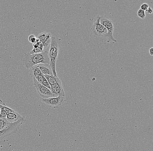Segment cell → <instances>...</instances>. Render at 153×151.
<instances>
[{
	"label": "cell",
	"mask_w": 153,
	"mask_h": 151,
	"mask_svg": "<svg viewBox=\"0 0 153 151\" xmlns=\"http://www.w3.org/2000/svg\"><path fill=\"white\" fill-rule=\"evenodd\" d=\"M23 61L24 65L27 69H30L39 63L50 64L48 51L46 50L42 53L33 54H30L29 53H27L24 55Z\"/></svg>",
	"instance_id": "1"
},
{
	"label": "cell",
	"mask_w": 153,
	"mask_h": 151,
	"mask_svg": "<svg viewBox=\"0 0 153 151\" xmlns=\"http://www.w3.org/2000/svg\"><path fill=\"white\" fill-rule=\"evenodd\" d=\"M61 44V41L60 38L55 37H51L50 47L48 51V56L50 59V65L52 69L53 74L56 77H58L56 73V63Z\"/></svg>",
	"instance_id": "2"
},
{
	"label": "cell",
	"mask_w": 153,
	"mask_h": 151,
	"mask_svg": "<svg viewBox=\"0 0 153 151\" xmlns=\"http://www.w3.org/2000/svg\"><path fill=\"white\" fill-rule=\"evenodd\" d=\"M26 119L24 117L22 119L14 123L10 122L4 128L0 131V141L4 137H8L13 134L15 133L21 126L25 122Z\"/></svg>",
	"instance_id": "3"
},
{
	"label": "cell",
	"mask_w": 153,
	"mask_h": 151,
	"mask_svg": "<svg viewBox=\"0 0 153 151\" xmlns=\"http://www.w3.org/2000/svg\"><path fill=\"white\" fill-rule=\"evenodd\" d=\"M100 23L101 25H103L108 31L107 39H108V42L112 41L116 43L117 41L114 38L113 35L114 27L113 23L112 20L106 16H100Z\"/></svg>",
	"instance_id": "4"
},
{
	"label": "cell",
	"mask_w": 153,
	"mask_h": 151,
	"mask_svg": "<svg viewBox=\"0 0 153 151\" xmlns=\"http://www.w3.org/2000/svg\"><path fill=\"white\" fill-rule=\"evenodd\" d=\"M100 16L98 15L91 28L92 32L95 37H103L107 38L108 31L100 23Z\"/></svg>",
	"instance_id": "5"
},
{
	"label": "cell",
	"mask_w": 153,
	"mask_h": 151,
	"mask_svg": "<svg viewBox=\"0 0 153 151\" xmlns=\"http://www.w3.org/2000/svg\"><path fill=\"white\" fill-rule=\"evenodd\" d=\"M33 80L34 87L37 90L38 94L43 99L53 97L52 92L48 88L39 83L35 78L33 77Z\"/></svg>",
	"instance_id": "6"
},
{
	"label": "cell",
	"mask_w": 153,
	"mask_h": 151,
	"mask_svg": "<svg viewBox=\"0 0 153 151\" xmlns=\"http://www.w3.org/2000/svg\"><path fill=\"white\" fill-rule=\"evenodd\" d=\"M65 97L60 96L53 97L48 98L42 99V101L49 107L57 108L61 106L65 101Z\"/></svg>",
	"instance_id": "7"
},
{
	"label": "cell",
	"mask_w": 153,
	"mask_h": 151,
	"mask_svg": "<svg viewBox=\"0 0 153 151\" xmlns=\"http://www.w3.org/2000/svg\"><path fill=\"white\" fill-rule=\"evenodd\" d=\"M51 37L52 36L50 33L45 32H42L38 35V38L44 45L45 50H47L49 45L51 44Z\"/></svg>",
	"instance_id": "8"
},
{
	"label": "cell",
	"mask_w": 153,
	"mask_h": 151,
	"mask_svg": "<svg viewBox=\"0 0 153 151\" xmlns=\"http://www.w3.org/2000/svg\"><path fill=\"white\" fill-rule=\"evenodd\" d=\"M51 91L52 92L53 97L61 96H65V92L62 87V83H56L51 86Z\"/></svg>",
	"instance_id": "9"
},
{
	"label": "cell",
	"mask_w": 153,
	"mask_h": 151,
	"mask_svg": "<svg viewBox=\"0 0 153 151\" xmlns=\"http://www.w3.org/2000/svg\"><path fill=\"white\" fill-rule=\"evenodd\" d=\"M37 66L39 67L43 74L53 75L52 69L49 64L39 63L37 64Z\"/></svg>",
	"instance_id": "10"
},
{
	"label": "cell",
	"mask_w": 153,
	"mask_h": 151,
	"mask_svg": "<svg viewBox=\"0 0 153 151\" xmlns=\"http://www.w3.org/2000/svg\"><path fill=\"white\" fill-rule=\"evenodd\" d=\"M24 117H25L22 116L15 111V112H13V113H7L6 118L9 122L14 123L22 119Z\"/></svg>",
	"instance_id": "11"
},
{
	"label": "cell",
	"mask_w": 153,
	"mask_h": 151,
	"mask_svg": "<svg viewBox=\"0 0 153 151\" xmlns=\"http://www.w3.org/2000/svg\"><path fill=\"white\" fill-rule=\"evenodd\" d=\"M44 76L50 86L56 84V83H62V82L58 78V77H56L53 75H44Z\"/></svg>",
	"instance_id": "12"
},
{
	"label": "cell",
	"mask_w": 153,
	"mask_h": 151,
	"mask_svg": "<svg viewBox=\"0 0 153 151\" xmlns=\"http://www.w3.org/2000/svg\"><path fill=\"white\" fill-rule=\"evenodd\" d=\"M30 75L35 78H36L37 77L41 75V74H42L37 65H34L31 68H30Z\"/></svg>",
	"instance_id": "13"
},
{
	"label": "cell",
	"mask_w": 153,
	"mask_h": 151,
	"mask_svg": "<svg viewBox=\"0 0 153 151\" xmlns=\"http://www.w3.org/2000/svg\"><path fill=\"white\" fill-rule=\"evenodd\" d=\"M9 123L6 118H0V131L4 128Z\"/></svg>",
	"instance_id": "14"
},
{
	"label": "cell",
	"mask_w": 153,
	"mask_h": 151,
	"mask_svg": "<svg viewBox=\"0 0 153 151\" xmlns=\"http://www.w3.org/2000/svg\"><path fill=\"white\" fill-rule=\"evenodd\" d=\"M0 108L2 109L7 114L10 113H13V112H15V110H14L12 109L7 106L4 103L3 104H0Z\"/></svg>",
	"instance_id": "15"
},
{
	"label": "cell",
	"mask_w": 153,
	"mask_h": 151,
	"mask_svg": "<svg viewBox=\"0 0 153 151\" xmlns=\"http://www.w3.org/2000/svg\"><path fill=\"white\" fill-rule=\"evenodd\" d=\"M137 16L141 19H144L146 17V14L144 11L140 9L138 10L137 12Z\"/></svg>",
	"instance_id": "16"
},
{
	"label": "cell",
	"mask_w": 153,
	"mask_h": 151,
	"mask_svg": "<svg viewBox=\"0 0 153 151\" xmlns=\"http://www.w3.org/2000/svg\"><path fill=\"white\" fill-rule=\"evenodd\" d=\"M43 52H44V51L41 50V49H39V48H33L30 52L29 53L30 54H33L42 53Z\"/></svg>",
	"instance_id": "17"
},
{
	"label": "cell",
	"mask_w": 153,
	"mask_h": 151,
	"mask_svg": "<svg viewBox=\"0 0 153 151\" xmlns=\"http://www.w3.org/2000/svg\"><path fill=\"white\" fill-rule=\"evenodd\" d=\"M37 38L35 35H30L29 36L28 38L29 42L33 44L36 42Z\"/></svg>",
	"instance_id": "18"
},
{
	"label": "cell",
	"mask_w": 153,
	"mask_h": 151,
	"mask_svg": "<svg viewBox=\"0 0 153 151\" xmlns=\"http://www.w3.org/2000/svg\"><path fill=\"white\" fill-rule=\"evenodd\" d=\"M42 85L44 86H46V87H47L48 88L49 90L51 89V86L50 85L49 83L48 82V81L45 78H44V80H43L42 82L41 83Z\"/></svg>",
	"instance_id": "19"
},
{
	"label": "cell",
	"mask_w": 153,
	"mask_h": 151,
	"mask_svg": "<svg viewBox=\"0 0 153 151\" xmlns=\"http://www.w3.org/2000/svg\"><path fill=\"white\" fill-rule=\"evenodd\" d=\"M149 7V5H148V4L143 3L140 6V9L144 11H146Z\"/></svg>",
	"instance_id": "20"
},
{
	"label": "cell",
	"mask_w": 153,
	"mask_h": 151,
	"mask_svg": "<svg viewBox=\"0 0 153 151\" xmlns=\"http://www.w3.org/2000/svg\"><path fill=\"white\" fill-rule=\"evenodd\" d=\"M146 11L149 14H152L153 13V9L150 7L148 8V9Z\"/></svg>",
	"instance_id": "21"
},
{
	"label": "cell",
	"mask_w": 153,
	"mask_h": 151,
	"mask_svg": "<svg viewBox=\"0 0 153 151\" xmlns=\"http://www.w3.org/2000/svg\"><path fill=\"white\" fill-rule=\"evenodd\" d=\"M153 48L152 47L151 48V49H150V50H149V53H150V54L151 55V56H153Z\"/></svg>",
	"instance_id": "22"
},
{
	"label": "cell",
	"mask_w": 153,
	"mask_h": 151,
	"mask_svg": "<svg viewBox=\"0 0 153 151\" xmlns=\"http://www.w3.org/2000/svg\"><path fill=\"white\" fill-rule=\"evenodd\" d=\"M0 113H1V108H0Z\"/></svg>",
	"instance_id": "23"
},
{
	"label": "cell",
	"mask_w": 153,
	"mask_h": 151,
	"mask_svg": "<svg viewBox=\"0 0 153 151\" xmlns=\"http://www.w3.org/2000/svg\"><path fill=\"white\" fill-rule=\"evenodd\" d=\"M12 151H15V150H13Z\"/></svg>",
	"instance_id": "24"
}]
</instances>
